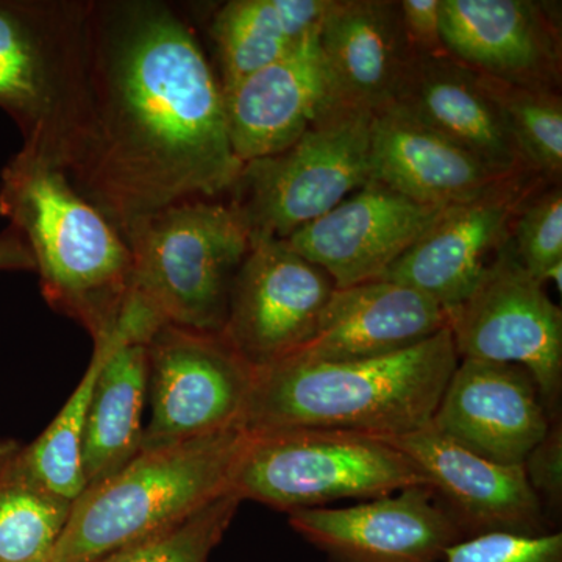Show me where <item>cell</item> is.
<instances>
[{"mask_svg": "<svg viewBox=\"0 0 562 562\" xmlns=\"http://www.w3.org/2000/svg\"><path fill=\"white\" fill-rule=\"evenodd\" d=\"M87 72V122L63 172L117 231L176 203L228 194L243 162L224 91L176 7L88 0Z\"/></svg>", "mask_w": 562, "mask_h": 562, "instance_id": "cell-1", "label": "cell"}, {"mask_svg": "<svg viewBox=\"0 0 562 562\" xmlns=\"http://www.w3.org/2000/svg\"><path fill=\"white\" fill-rule=\"evenodd\" d=\"M72 503L36 482L20 452L0 457V562H49Z\"/></svg>", "mask_w": 562, "mask_h": 562, "instance_id": "cell-25", "label": "cell"}, {"mask_svg": "<svg viewBox=\"0 0 562 562\" xmlns=\"http://www.w3.org/2000/svg\"><path fill=\"white\" fill-rule=\"evenodd\" d=\"M121 336V328L117 327L110 338L94 342L90 366L69 401L40 438L20 452L25 471L44 487L69 502L77 501L81 492L87 490L81 453L88 409L103 362Z\"/></svg>", "mask_w": 562, "mask_h": 562, "instance_id": "cell-26", "label": "cell"}, {"mask_svg": "<svg viewBox=\"0 0 562 562\" xmlns=\"http://www.w3.org/2000/svg\"><path fill=\"white\" fill-rule=\"evenodd\" d=\"M406 43L416 60L443 57L442 0H397Z\"/></svg>", "mask_w": 562, "mask_h": 562, "instance_id": "cell-32", "label": "cell"}, {"mask_svg": "<svg viewBox=\"0 0 562 562\" xmlns=\"http://www.w3.org/2000/svg\"><path fill=\"white\" fill-rule=\"evenodd\" d=\"M560 11L554 2L535 0H442L443 46L487 79L560 91Z\"/></svg>", "mask_w": 562, "mask_h": 562, "instance_id": "cell-13", "label": "cell"}, {"mask_svg": "<svg viewBox=\"0 0 562 562\" xmlns=\"http://www.w3.org/2000/svg\"><path fill=\"white\" fill-rule=\"evenodd\" d=\"M128 301L162 325L224 330L233 280L251 249L246 222L228 201L192 199L136 221Z\"/></svg>", "mask_w": 562, "mask_h": 562, "instance_id": "cell-6", "label": "cell"}, {"mask_svg": "<svg viewBox=\"0 0 562 562\" xmlns=\"http://www.w3.org/2000/svg\"><path fill=\"white\" fill-rule=\"evenodd\" d=\"M0 271H35L27 244L11 225L0 233Z\"/></svg>", "mask_w": 562, "mask_h": 562, "instance_id": "cell-33", "label": "cell"}, {"mask_svg": "<svg viewBox=\"0 0 562 562\" xmlns=\"http://www.w3.org/2000/svg\"><path fill=\"white\" fill-rule=\"evenodd\" d=\"M460 360L527 369L552 419L561 416L562 312L546 284L525 271L506 243L469 297L447 312Z\"/></svg>", "mask_w": 562, "mask_h": 562, "instance_id": "cell-10", "label": "cell"}, {"mask_svg": "<svg viewBox=\"0 0 562 562\" xmlns=\"http://www.w3.org/2000/svg\"><path fill=\"white\" fill-rule=\"evenodd\" d=\"M509 244L525 271L547 284L562 266L561 183L546 181L528 195L514 217Z\"/></svg>", "mask_w": 562, "mask_h": 562, "instance_id": "cell-29", "label": "cell"}, {"mask_svg": "<svg viewBox=\"0 0 562 562\" xmlns=\"http://www.w3.org/2000/svg\"><path fill=\"white\" fill-rule=\"evenodd\" d=\"M372 116L338 103L288 149L243 162L228 202L251 243L284 241L371 181Z\"/></svg>", "mask_w": 562, "mask_h": 562, "instance_id": "cell-8", "label": "cell"}, {"mask_svg": "<svg viewBox=\"0 0 562 562\" xmlns=\"http://www.w3.org/2000/svg\"><path fill=\"white\" fill-rule=\"evenodd\" d=\"M480 76V74H479ZM508 128L514 146L536 176L561 183L562 98L560 91L531 90L480 76Z\"/></svg>", "mask_w": 562, "mask_h": 562, "instance_id": "cell-27", "label": "cell"}, {"mask_svg": "<svg viewBox=\"0 0 562 562\" xmlns=\"http://www.w3.org/2000/svg\"><path fill=\"white\" fill-rule=\"evenodd\" d=\"M241 502L228 492L188 519L95 562H209Z\"/></svg>", "mask_w": 562, "mask_h": 562, "instance_id": "cell-28", "label": "cell"}, {"mask_svg": "<svg viewBox=\"0 0 562 562\" xmlns=\"http://www.w3.org/2000/svg\"><path fill=\"white\" fill-rule=\"evenodd\" d=\"M391 106L502 176L532 173L476 72L450 55L414 60ZM541 177V176H539Z\"/></svg>", "mask_w": 562, "mask_h": 562, "instance_id": "cell-21", "label": "cell"}, {"mask_svg": "<svg viewBox=\"0 0 562 562\" xmlns=\"http://www.w3.org/2000/svg\"><path fill=\"white\" fill-rule=\"evenodd\" d=\"M150 419L140 450L244 427L257 368L222 331L162 325L147 341Z\"/></svg>", "mask_w": 562, "mask_h": 562, "instance_id": "cell-9", "label": "cell"}, {"mask_svg": "<svg viewBox=\"0 0 562 562\" xmlns=\"http://www.w3.org/2000/svg\"><path fill=\"white\" fill-rule=\"evenodd\" d=\"M524 472L532 492L541 503L547 519H557L562 508V422L552 420L541 442L528 453ZM553 525V524H552Z\"/></svg>", "mask_w": 562, "mask_h": 562, "instance_id": "cell-31", "label": "cell"}, {"mask_svg": "<svg viewBox=\"0 0 562 562\" xmlns=\"http://www.w3.org/2000/svg\"><path fill=\"white\" fill-rule=\"evenodd\" d=\"M319 47L339 103L371 114L394 103L416 60L397 0H330Z\"/></svg>", "mask_w": 562, "mask_h": 562, "instance_id": "cell-20", "label": "cell"}, {"mask_svg": "<svg viewBox=\"0 0 562 562\" xmlns=\"http://www.w3.org/2000/svg\"><path fill=\"white\" fill-rule=\"evenodd\" d=\"M383 441L401 450L419 469L462 538L487 532L541 536L554 531L527 482L522 464L486 460L435 430L431 424Z\"/></svg>", "mask_w": 562, "mask_h": 562, "instance_id": "cell-15", "label": "cell"}, {"mask_svg": "<svg viewBox=\"0 0 562 562\" xmlns=\"http://www.w3.org/2000/svg\"><path fill=\"white\" fill-rule=\"evenodd\" d=\"M422 484L427 480L414 462L383 439L284 428L250 431L232 491L241 501L290 514L342 498L372 501Z\"/></svg>", "mask_w": 562, "mask_h": 562, "instance_id": "cell-7", "label": "cell"}, {"mask_svg": "<svg viewBox=\"0 0 562 562\" xmlns=\"http://www.w3.org/2000/svg\"><path fill=\"white\" fill-rule=\"evenodd\" d=\"M330 0H231L210 36L222 91L290 54L319 29Z\"/></svg>", "mask_w": 562, "mask_h": 562, "instance_id": "cell-24", "label": "cell"}, {"mask_svg": "<svg viewBox=\"0 0 562 562\" xmlns=\"http://www.w3.org/2000/svg\"><path fill=\"white\" fill-rule=\"evenodd\" d=\"M441 562H562V535L487 532L453 543Z\"/></svg>", "mask_w": 562, "mask_h": 562, "instance_id": "cell-30", "label": "cell"}, {"mask_svg": "<svg viewBox=\"0 0 562 562\" xmlns=\"http://www.w3.org/2000/svg\"><path fill=\"white\" fill-rule=\"evenodd\" d=\"M552 420L527 369L464 358L443 390L431 427L486 460L517 465Z\"/></svg>", "mask_w": 562, "mask_h": 562, "instance_id": "cell-17", "label": "cell"}, {"mask_svg": "<svg viewBox=\"0 0 562 562\" xmlns=\"http://www.w3.org/2000/svg\"><path fill=\"white\" fill-rule=\"evenodd\" d=\"M546 181L524 173L447 206L380 280L413 288L450 312L475 290L497 251L512 239L520 206Z\"/></svg>", "mask_w": 562, "mask_h": 562, "instance_id": "cell-12", "label": "cell"}, {"mask_svg": "<svg viewBox=\"0 0 562 562\" xmlns=\"http://www.w3.org/2000/svg\"><path fill=\"white\" fill-rule=\"evenodd\" d=\"M460 357L443 328L409 349L344 362L283 358L255 372L244 427L319 428L390 439L431 424Z\"/></svg>", "mask_w": 562, "mask_h": 562, "instance_id": "cell-2", "label": "cell"}, {"mask_svg": "<svg viewBox=\"0 0 562 562\" xmlns=\"http://www.w3.org/2000/svg\"><path fill=\"white\" fill-rule=\"evenodd\" d=\"M335 290L286 243L258 239L233 280L222 335L254 368L273 364L313 338Z\"/></svg>", "mask_w": 562, "mask_h": 562, "instance_id": "cell-11", "label": "cell"}, {"mask_svg": "<svg viewBox=\"0 0 562 562\" xmlns=\"http://www.w3.org/2000/svg\"><path fill=\"white\" fill-rule=\"evenodd\" d=\"M449 327L446 310L413 288L372 280L336 288L313 338L286 358L372 360L409 349Z\"/></svg>", "mask_w": 562, "mask_h": 562, "instance_id": "cell-19", "label": "cell"}, {"mask_svg": "<svg viewBox=\"0 0 562 562\" xmlns=\"http://www.w3.org/2000/svg\"><path fill=\"white\" fill-rule=\"evenodd\" d=\"M0 214L24 238L44 299L94 342L120 325L132 291L122 233L49 161L21 149L0 172Z\"/></svg>", "mask_w": 562, "mask_h": 562, "instance_id": "cell-3", "label": "cell"}, {"mask_svg": "<svg viewBox=\"0 0 562 562\" xmlns=\"http://www.w3.org/2000/svg\"><path fill=\"white\" fill-rule=\"evenodd\" d=\"M122 336L103 362L83 438L87 487L121 471L140 452L143 413L149 392L147 342L133 338L124 325Z\"/></svg>", "mask_w": 562, "mask_h": 562, "instance_id": "cell-23", "label": "cell"}, {"mask_svg": "<svg viewBox=\"0 0 562 562\" xmlns=\"http://www.w3.org/2000/svg\"><path fill=\"white\" fill-rule=\"evenodd\" d=\"M88 0H0V109L65 171L88 105Z\"/></svg>", "mask_w": 562, "mask_h": 562, "instance_id": "cell-5", "label": "cell"}, {"mask_svg": "<svg viewBox=\"0 0 562 562\" xmlns=\"http://www.w3.org/2000/svg\"><path fill=\"white\" fill-rule=\"evenodd\" d=\"M369 162L371 180L441 209L471 201L517 177L494 171L395 106L372 116Z\"/></svg>", "mask_w": 562, "mask_h": 562, "instance_id": "cell-22", "label": "cell"}, {"mask_svg": "<svg viewBox=\"0 0 562 562\" xmlns=\"http://www.w3.org/2000/svg\"><path fill=\"white\" fill-rule=\"evenodd\" d=\"M246 427L140 450L72 503L49 562H95L188 519L232 491Z\"/></svg>", "mask_w": 562, "mask_h": 562, "instance_id": "cell-4", "label": "cell"}, {"mask_svg": "<svg viewBox=\"0 0 562 562\" xmlns=\"http://www.w3.org/2000/svg\"><path fill=\"white\" fill-rule=\"evenodd\" d=\"M224 101L228 135L239 161L292 146L339 103L322 58L319 29L279 61L225 90Z\"/></svg>", "mask_w": 562, "mask_h": 562, "instance_id": "cell-18", "label": "cell"}, {"mask_svg": "<svg viewBox=\"0 0 562 562\" xmlns=\"http://www.w3.org/2000/svg\"><path fill=\"white\" fill-rule=\"evenodd\" d=\"M290 525L331 562H441L464 539L427 484L349 508L299 509Z\"/></svg>", "mask_w": 562, "mask_h": 562, "instance_id": "cell-14", "label": "cell"}, {"mask_svg": "<svg viewBox=\"0 0 562 562\" xmlns=\"http://www.w3.org/2000/svg\"><path fill=\"white\" fill-rule=\"evenodd\" d=\"M442 211L371 180L284 243L349 288L382 279Z\"/></svg>", "mask_w": 562, "mask_h": 562, "instance_id": "cell-16", "label": "cell"}]
</instances>
